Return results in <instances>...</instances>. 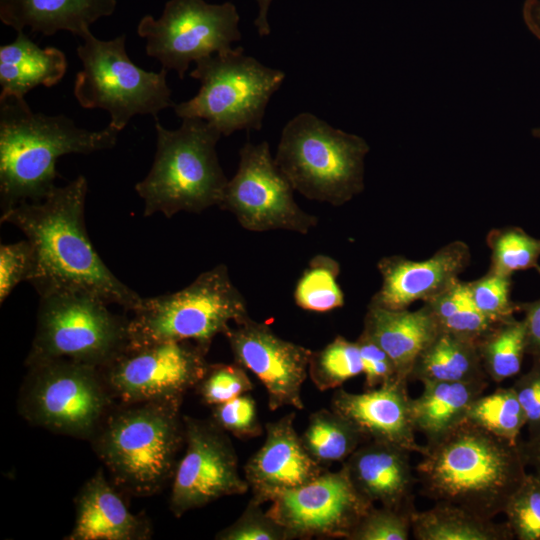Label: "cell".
<instances>
[{
  "mask_svg": "<svg viewBox=\"0 0 540 540\" xmlns=\"http://www.w3.org/2000/svg\"><path fill=\"white\" fill-rule=\"evenodd\" d=\"M87 188L86 178L79 175L41 201L2 211L1 222L17 227L31 243L34 267L28 282L39 296L84 291L132 312L142 297L111 272L88 236Z\"/></svg>",
  "mask_w": 540,
  "mask_h": 540,
  "instance_id": "1",
  "label": "cell"
},
{
  "mask_svg": "<svg viewBox=\"0 0 540 540\" xmlns=\"http://www.w3.org/2000/svg\"><path fill=\"white\" fill-rule=\"evenodd\" d=\"M424 446L415 467L420 494L484 518L503 514L527 474L519 442L499 438L468 420Z\"/></svg>",
  "mask_w": 540,
  "mask_h": 540,
  "instance_id": "2",
  "label": "cell"
},
{
  "mask_svg": "<svg viewBox=\"0 0 540 540\" xmlns=\"http://www.w3.org/2000/svg\"><path fill=\"white\" fill-rule=\"evenodd\" d=\"M119 132L109 124L90 131L63 114L35 113L24 98L0 101L2 211L21 202L43 200L56 187L58 158L111 149Z\"/></svg>",
  "mask_w": 540,
  "mask_h": 540,
  "instance_id": "3",
  "label": "cell"
},
{
  "mask_svg": "<svg viewBox=\"0 0 540 540\" xmlns=\"http://www.w3.org/2000/svg\"><path fill=\"white\" fill-rule=\"evenodd\" d=\"M180 408L168 401L117 403L106 416L90 441L119 490L147 497L173 479L185 444Z\"/></svg>",
  "mask_w": 540,
  "mask_h": 540,
  "instance_id": "4",
  "label": "cell"
},
{
  "mask_svg": "<svg viewBox=\"0 0 540 540\" xmlns=\"http://www.w3.org/2000/svg\"><path fill=\"white\" fill-rule=\"evenodd\" d=\"M156 152L146 177L135 185L144 201V216L201 213L219 206L228 179L216 145L222 134L200 118H183L169 130L155 123Z\"/></svg>",
  "mask_w": 540,
  "mask_h": 540,
  "instance_id": "5",
  "label": "cell"
},
{
  "mask_svg": "<svg viewBox=\"0 0 540 540\" xmlns=\"http://www.w3.org/2000/svg\"><path fill=\"white\" fill-rule=\"evenodd\" d=\"M369 150L364 138L302 112L284 125L274 160L294 191L338 207L363 192Z\"/></svg>",
  "mask_w": 540,
  "mask_h": 540,
  "instance_id": "6",
  "label": "cell"
},
{
  "mask_svg": "<svg viewBox=\"0 0 540 540\" xmlns=\"http://www.w3.org/2000/svg\"><path fill=\"white\" fill-rule=\"evenodd\" d=\"M249 316L225 264L202 272L185 288L140 300L129 318V346L193 341L209 350L214 338Z\"/></svg>",
  "mask_w": 540,
  "mask_h": 540,
  "instance_id": "7",
  "label": "cell"
},
{
  "mask_svg": "<svg viewBox=\"0 0 540 540\" xmlns=\"http://www.w3.org/2000/svg\"><path fill=\"white\" fill-rule=\"evenodd\" d=\"M18 412L53 433L91 440L117 404L100 368L56 358L26 366Z\"/></svg>",
  "mask_w": 540,
  "mask_h": 540,
  "instance_id": "8",
  "label": "cell"
},
{
  "mask_svg": "<svg viewBox=\"0 0 540 540\" xmlns=\"http://www.w3.org/2000/svg\"><path fill=\"white\" fill-rule=\"evenodd\" d=\"M190 77L200 82L198 93L174 105L183 118H200L223 136L240 130H260L267 105L285 73L246 55L242 47L195 63Z\"/></svg>",
  "mask_w": 540,
  "mask_h": 540,
  "instance_id": "9",
  "label": "cell"
},
{
  "mask_svg": "<svg viewBox=\"0 0 540 540\" xmlns=\"http://www.w3.org/2000/svg\"><path fill=\"white\" fill-rule=\"evenodd\" d=\"M77 56L82 69L74 82V96L86 109H103L109 125L121 131L136 115H152L174 107L166 80L167 69L146 71L126 51V35L100 40L91 31L80 37Z\"/></svg>",
  "mask_w": 540,
  "mask_h": 540,
  "instance_id": "10",
  "label": "cell"
},
{
  "mask_svg": "<svg viewBox=\"0 0 540 540\" xmlns=\"http://www.w3.org/2000/svg\"><path fill=\"white\" fill-rule=\"evenodd\" d=\"M35 335L25 364L67 358L102 368L129 343V318L84 291L39 296Z\"/></svg>",
  "mask_w": 540,
  "mask_h": 540,
  "instance_id": "11",
  "label": "cell"
},
{
  "mask_svg": "<svg viewBox=\"0 0 540 540\" xmlns=\"http://www.w3.org/2000/svg\"><path fill=\"white\" fill-rule=\"evenodd\" d=\"M239 21L231 2L169 0L158 19L150 14L141 18L137 33L146 40L147 55L183 79L192 62L233 49L231 44L242 36Z\"/></svg>",
  "mask_w": 540,
  "mask_h": 540,
  "instance_id": "12",
  "label": "cell"
},
{
  "mask_svg": "<svg viewBox=\"0 0 540 540\" xmlns=\"http://www.w3.org/2000/svg\"><path fill=\"white\" fill-rule=\"evenodd\" d=\"M209 350L184 341L129 346L100 368L116 403L168 401L182 404L205 375Z\"/></svg>",
  "mask_w": 540,
  "mask_h": 540,
  "instance_id": "13",
  "label": "cell"
},
{
  "mask_svg": "<svg viewBox=\"0 0 540 540\" xmlns=\"http://www.w3.org/2000/svg\"><path fill=\"white\" fill-rule=\"evenodd\" d=\"M293 191L269 144L247 142L239 151L237 171L228 180L218 207L231 212L248 231L287 230L305 235L317 226L318 218L298 205Z\"/></svg>",
  "mask_w": 540,
  "mask_h": 540,
  "instance_id": "14",
  "label": "cell"
},
{
  "mask_svg": "<svg viewBox=\"0 0 540 540\" xmlns=\"http://www.w3.org/2000/svg\"><path fill=\"white\" fill-rule=\"evenodd\" d=\"M183 418L185 452L178 461L169 500L176 517L249 490L239 474L238 457L227 432L212 419Z\"/></svg>",
  "mask_w": 540,
  "mask_h": 540,
  "instance_id": "15",
  "label": "cell"
},
{
  "mask_svg": "<svg viewBox=\"0 0 540 540\" xmlns=\"http://www.w3.org/2000/svg\"><path fill=\"white\" fill-rule=\"evenodd\" d=\"M271 502L267 512L285 529L288 539H347L374 505L355 489L343 468L336 472L326 470Z\"/></svg>",
  "mask_w": 540,
  "mask_h": 540,
  "instance_id": "16",
  "label": "cell"
},
{
  "mask_svg": "<svg viewBox=\"0 0 540 540\" xmlns=\"http://www.w3.org/2000/svg\"><path fill=\"white\" fill-rule=\"evenodd\" d=\"M234 360L264 385L270 410L304 409L301 389L308 376L312 350L287 341L248 316L225 334Z\"/></svg>",
  "mask_w": 540,
  "mask_h": 540,
  "instance_id": "17",
  "label": "cell"
},
{
  "mask_svg": "<svg viewBox=\"0 0 540 540\" xmlns=\"http://www.w3.org/2000/svg\"><path fill=\"white\" fill-rule=\"evenodd\" d=\"M470 262V248L461 240L449 242L421 261L401 255L382 257L377 263L381 286L369 304L403 310L415 301L428 302L455 284Z\"/></svg>",
  "mask_w": 540,
  "mask_h": 540,
  "instance_id": "18",
  "label": "cell"
},
{
  "mask_svg": "<svg viewBox=\"0 0 540 540\" xmlns=\"http://www.w3.org/2000/svg\"><path fill=\"white\" fill-rule=\"evenodd\" d=\"M294 419L295 413L290 412L266 423L265 441L244 467L251 499L261 505L313 481L326 471L304 448Z\"/></svg>",
  "mask_w": 540,
  "mask_h": 540,
  "instance_id": "19",
  "label": "cell"
},
{
  "mask_svg": "<svg viewBox=\"0 0 540 540\" xmlns=\"http://www.w3.org/2000/svg\"><path fill=\"white\" fill-rule=\"evenodd\" d=\"M408 381L395 379L382 386L352 393L338 389L332 396V410L346 418L363 435L375 441L423 454L425 446L416 440Z\"/></svg>",
  "mask_w": 540,
  "mask_h": 540,
  "instance_id": "20",
  "label": "cell"
},
{
  "mask_svg": "<svg viewBox=\"0 0 540 540\" xmlns=\"http://www.w3.org/2000/svg\"><path fill=\"white\" fill-rule=\"evenodd\" d=\"M410 454L392 444L367 441L343 462L342 468L369 502L412 516L417 510L414 489L418 482Z\"/></svg>",
  "mask_w": 540,
  "mask_h": 540,
  "instance_id": "21",
  "label": "cell"
},
{
  "mask_svg": "<svg viewBox=\"0 0 540 540\" xmlns=\"http://www.w3.org/2000/svg\"><path fill=\"white\" fill-rule=\"evenodd\" d=\"M103 467L75 497V520L66 540H147L152 526L144 514L132 513Z\"/></svg>",
  "mask_w": 540,
  "mask_h": 540,
  "instance_id": "22",
  "label": "cell"
},
{
  "mask_svg": "<svg viewBox=\"0 0 540 540\" xmlns=\"http://www.w3.org/2000/svg\"><path fill=\"white\" fill-rule=\"evenodd\" d=\"M362 332L389 355L397 377L409 382L418 356L440 329L425 304L415 311L389 310L368 304Z\"/></svg>",
  "mask_w": 540,
  "mask_h": 540,
  "instance_id": "23",
  "label": "cell"
},
{
  "mask_svg": "<svg viewBox=\"0 0 540 540\" xmlns=\"http://www.w3.org/2000/svg\"><path fill=\"white\" fill-rule=\"evenodd\" d=\"M116 0H0V20L19 31L52 36L69 31L79 37L102 17L110 16Z\"/></svg>",
  "mask_w": 540,
  "mask_h": 540,
  "instance_id": "24",
  "label": "cell"
},
{
  "mask_svg": "<svg viewBox=\"0 0 540 540\" xmlns=\"http://www.w3.org/2000/svg\"><path fill=\"white\" fill-rule=\"evenodd\" d=\"M17 33L14 41L0 47V101L23 99L38 86L52 87L67 70L63 51L41 48L24 31Z\"/></svg>",
  "mask_w": 540,
  "mask_h": 540,
  "instance_id": "25",
  "label": "cell"
},
{
  "mask_svg": "<svg viewBox=\"0 0 540 540\" xmlns=\"http://www.w3.org/2000/svg\"><path fill=\"white\" fill-rule=\"evenodd\" d=\"M489 380L470 382H425L421 394L412 398L416 433L433 444L463 423L473 402L488 387Z\"/></svg>",
  "mask_w": 540,
  "mask_h": 540,
  "instance_id": "26",
  "label": "cell"
},
{
  "mask_svg": "<svg viewBox=\"0 0 540 540\" xmlns=\"http://www.w3.org/2000/svg\"><path fill=\"white\" fill-rule=\"evenodd\" d=\"M412 535L416 540H511L507 524L484 518L458 505L434 502L412 514Z\"/></svg>",
  "mask_w": 540,
  "mask_h": 540,
  "instance_id": "27",
  "label": "cell"
},
{
  "mask_svg": "<svg viewBox=\"0 0 540 540\" xmlns=\"http://www.w3.org/2000/svg\"><path fill=\"white\" fill-rule=\"evenodd\" d=\"M485 380L477 343L443 331L420 353L409 377L421 383Z\"/></svg>",
  "mask_w": 540,
  "mask_h": 540,
  "instance_id": "28",
  "label": "cell"
},
{
  "mask_svg": "<svg viewBox=\"0 0 540 540\" xmlns=\"http://www.w3.org/2000/svg\"><path fill=\"white\" fill-rule=\"evenodd\" d=\"M489 380L501 383L520 374L527 355L526 325L515 316L495 323L477 342Z\"/></svg>",
  "mask_w": 540,
  "mask_h": 540,
  "instance_id": "29",
  "label": "cell"
},
{
  "mask_svg": "<svg viewBox=\"0 0 540 540\" xmlns=\"http://www.w3.org/2000/svg\"><path fill=\"white\" fill-rule=\"evenodd\" d=\"M308 454L323 467L344 462L361 444L363 435L346 418L334 410L312 413L300 436Z\"/></svg>",
  "mask_w": 540,
  "mask_h": 540,
  "instance_id": "30",
  "label": "cell"
},
{
  "mask_svg": "<svg viewBox=\"0 0 540 540\" xmlns=\"http://www.w3.org/2000/svg\"><path fill=\"white\" fill-rule=\"evenodd\" d=\"M423 304L432 312L440 331L475 343L497 323L477 308L468 282L460 279L445 292Z\"/></svg>",
  "mask_w": 540,
  "mask_h": 540,
  "instance_id": "31",
  "label": "cell"
},
{
  "mask_svg": "<svg viewBox=\"0 0 540 540\" xmlns=\"http://www.w3.org/2000/svg\"><path fill=\"white\" fill-rule=\"evenodd\" d=\"M339 274L338 261L328 255H315L296 284L293 294L296 305L319 313L342 307L345 300L337 281Z\"/></svg>",
  "mask_w": 540,
  "mask_h": 540,
  "instance_id": "32",
  "label": "cell"
},
{
  "mask_svg": "<svg viewBox=\"0 0 540 540\" xmlns=\"http://www.w3.org/2000/svg\"><path fill=\"white\" fill-rule=\"evenodd\" d=\"M469 422L511 443L519 442L526 419L512 386L479 396L469 408Z\"/></svg>",
  "mask_w": 540,
  "mask_h": 540,
  "instance_id": "33",
  "label": "cell"
},
{
  "mask_svg": "<svg viewBox=\"0 0 540 540\" xmlns=\"http://www.w3.org/2000/svg\"><path fill=\"white\" fill-rule=\"evenodd\" d=\"M486 244L491 252L489 268L497 272L513 276L515 272L540 266V239L519 226L491 229Z\"/></svg>",
  "mask_w": 540,
  "mask_h": 540,
  "instance_id": "34",
  "label": "cell"
},
{
  "mask_svg": "<svg viewBox=\"0 0 540 540\" xmlns=\"http://www.w3.org/2000/svg\"><path fill=\"white\" fill-rule=\"evenodd\" d=\"M362 372L357 342L343 336H337L324 348L311 353L308 375L320 391L340 387Z\"/></svg>",
  "mask_w": 540,
  "mask_h": 540,
  "instance_id": "35",
  "label": "cell"
},
{
  "mask_svg": "<svg viewBox=\"0 0 540 540\" xmlns=\"http://www.w3.org/2000/svg\"><path fill=\"white\" fill-rule=\"evenodd\" d=\"M503 514L515 539L540 540V478L536 474H526Z\"/></svg>",
  "mask_w": 540,
  "mask_h": 540,
  "instance_id": "36",
  "label": "cell"
},
{
  "mask_svg": "<svg viewBox=\"0 0 540 540\" xmlns=\"http://www.w3.org/2000/svg\"><path fill=\"white\" fill-rule=\"evenodd\" d=\"M512 276L491 268L480 278L469 281L468 287L477 308L493 322L511 318L519 311L511 299Z\"/></svg>",
  "mask_w": 540,
  "mask_h": 540,
  "instance_id": "37",
  "label": "cell"
},
{
  "mask_svg": "<svg viewBox=\"0 0 540 540\" xmlns=\"http://www.w3.org/2000/svg\"><path fill=\"white\" fill-rule=\"evenodd\" d=\"M253 388L245 368L236 362L209 364L196 386L202 402L212 407L249 393Z\"/></svg>",
  "mask_w": 540,
  "mask_h": 540,
  "instance_id": "38",
  "label": "cell"
},
{
  "mask_svg": "<svg viewBox=\"0 0 540 540\" xmlns=\"http://www.w3.org/2000/svg\"><path fill=\"white\" fill-rule=\"evenodd\" d=\"M411 515L374 505L351 531L347 540H408L412 533Z\"/></svg>",
  "mask_w": 540,
  "mask_h": 540,
  "instance_id": "39",
  "label": "cell"
},
{
  "mask_svg": "<svg viewBox=\"0 0 540 540\" xmlns=\"http://www.w3.org/2000/svg\"><path fill=\"white\" fill-rule=\"evenodd\" d=\"M211 419L224 431L241 440L258 437L263 432L256 402L249 393L213 406Z\"/></svg>",
  "mask_w": 540,
  "mask_h": 540,
  "instance_id": "40",
  "label": "cell"
},
{
  "mask_svg": "<svg viewBox=\"0 0 540 540\" xmlns=\"http://www.w3.org/2000/svg\"><path fill=\"white\" fill-rule=\"evenodd\" d=\"M218 540H288L285 529L276 522L261 504L250 499L240 517L219 531Z\"/></svg>",
  "mask_w": 540,
  "mask_h": 540,
  "instance_id": "41",
  "label": "cell"
},
{
  "mask_svg": "<svg viewBox=\"0 0 540 540\" xmlns=\"http://www.w3.org/2000/svg\"><path fill=\"white\" fill-rule=\"evenodd\" d=\"M34 267L31 243L21 240L0 246V303L3 304L14 288L29 280Z\"/></svg>",
  "mask_w": 540,
  "mask_h": 540,
  "instance_id": "42",
  "label": "cell"
},
{
  "mask_svg": "<svg viewBox=\"0 0 540 540\" xmlns=\"http://www.w3.org/2000/svg\"><path fill=\"white\" fill-rule=\"evenodd\" d=\"M356 342L361 355L366 389L382 386L398 378L393 361L377 343L363 332Z\"/></svg>",
  "mask_w": 540,
  "mask_h": 540,
  "instance_id": "43",
  "label": "cell"
},
{
  "mask_svg": "<svg viewBox=\"0 0 540 540\" xmlns=\"http://www.w3.org/2000/svg\"><path fill=\"white\" fill-rule=\"evenodd\" d=\"M511 386L524 411L528 436L540 434V363L532 362Z\"/></svg>",
  "mask_w": 540,
  "mask_h": 540,
  "instance_id": "44",
  "label": "cell"
},
{
  "mask_svg": "<svg viewBox=\"0 0 540 540\" xmlns=\"http://www.w3.org/2000/svg\"><path fill=\"white\" fill-rule=\"evenodd\" d=\"M536 271L540 275V266ZM518 308L524 314L527 355L532 362L540 363V298L530 302H518Z\"/></svg>",
  "mask_w": 540,
  "mask_h": 540,
  "instance_id": "45",
  "label": "cell"
},
{
  "mask_svg": "<svg viewBox=\"0 0 540 540\" xmlns=\"http://www.w3.org/2000/svg\"><path fill=\"white\" fill-rule=\"evenodd\" d=\"M525 464L540 478V434L519 440Z\"/></svg>",
  "mask_w": 540,
  "mask_h": 540,
  "instance_id": "46",
  "label": "cell"
},
{
  "mask_svg": "<svg viewBox=\"0 0 540 540\" xmlns=\"http://www.w3.org/2000/svg\"><path fill=\"white\" fill-rule=\"evenodd\" d=\"M522 17L528 30L540 40V0H525Z\"/></svg>",
  "mask_w": 540,
  "mask_h": 540,
  "instance_id": "47",
  "label": "cell"
},
{
  "mask_svg": "<svg viewBox=\"0 0 540 540\" xmlns=\"http://www.w3.org/2000/svg\"><path fill=\"white\" fill-rule=\"evenodd\" d=\"M259 10L258 15L254 21V25L257 28L258 34L261 37L268 36L271 33L270 24L268 22L267 14L269 11L272 0H257Z\"/></svg>",
  "mask_w": 540,
  "mask_h": 540,
  "instance_id": "48",
  "label": "cell"
},
{
  "mask_svg": "<svg viewBox=\"0 0 540 540\" xmlns=\"http://www.w3.org/2000/svg\"><path fill=\"white\" fill-rule=\"evenodd\" d=\"M532 136L540 140V126L532 129Z\"/></svg>",
  "mask_w": 540,
  "mask_h": 540,
  "instance_id": "49",
  "label": "cell"
}]
</instances>
